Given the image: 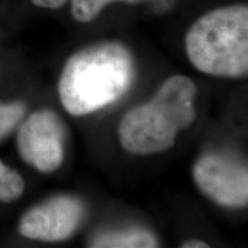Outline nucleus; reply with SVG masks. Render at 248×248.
Instances as JSON below:
<instances>
[{"instance_id": "1", "label": "nucleus", "mask_w": 248, "mask_h": 248, "mask_svg": "<svg viewBox=\"0 0 248 248\" xmlns=\"http://www.w3.org/2000/svg\"><path fill=\"white\" fill-rule=\"evenodd\" d=\"M133 78L129 48L119 42L98 43L68 59L59 79V98L71 115H88L119 100Z\"/></svg>"}, {"instance_id": "2", "label": "nucleus", "mask_w": 248, "mask_h": 248, "mask_svg": "<svg viewBox=\"0 0 248 248\" xmlns=\"http://www.w3.org/2000/svg\"><path fill=\"white\" fill-rule=\"evenodd\" d=\"M197 86L188 77H169L155 97L130 109L119 125V139L126 152L152 155L170 150L178 132L194 122Z\"/></svg>"}, {"instance_id": "3", "label": "nucleus", "mask_w": 248, "mask_h": 248, "mask_svg": "<svg viewBox=\"0 0 248 248\" xmlns=\"http://www.w3.org/2000/svg\"><path fill=\"white\" fill-rule=\"evenodd\" d=\"M188 60L203 74L244 77L248 73V7L230 5L203 14L185 36Z\"/></svg>"}, {"instance_id": "4", "label": "nucleus", "mask_w": 248, "mask_h": 248, "mask_svg": "<svg viewBox=\"0 0 248 248\" xmlns=\"http://www.w3.org/2000/svg\"><path fill=\"white\" fill-rule=\"evenodd\" d=\"M16 141L24 162L40 172H53L63 161L66 129L53 110L40 109L21 124Z\"/></svg>"}, {"instance_id": "5", "label": "nucleus", "mask_w": 248, "mask_h": 248, "mask_svg": "<svg viewBox=\"0 0 248 248\" xmlns=\"http://www.w3.org/2000/svg\"><path fill=\"white\" fill-rule=\"evenodd\" d=\"M193 177L199 190L221 206L237 208L248 202L247 167L230 155H202L194 164Z\"/></svg>"}, {"instance_id": "6", "label": "nucleus", "mask_w": 248, "mask_h": 248, "mask_svg": "<svg viewBox=\"0 0 248 248\" xmlns=\"http://www.w3.org/2000/svg\"><path fill=\"white\" fill-rule=\"evenodd\" d=\"M84 215V204L79 199L58 195L28 210L21 218L18 231L29 239L62 241L75 233Z\"/></svg>"}, {"instance_id": "7", "label": "nucleus", "mask_w": 248, "mask_h": 248, "mask_svg": "<svg viewBox=\"0 0 248 248\" xmlns=\"http://www.w3.org/2000/svg\"><path fill=\"white\" fill-rule=\"evenodd\" d=\"M159 243L152 232L144 229L111 231L94 237L90 247L97 248H152Z\"/></svg>"}, {"instance_id": "8", "label": "nucleus", "mask_w": 248, "mask_h": 248, "mask_svg": "<svg viewBox=\"0 0 248 248\" xmlns=\"http://www.w3.org/2000/svg\"><path fill=\"white\" fill-rule=\"evenodd\" d=\"M141 0H71V14L80 23H88L99 16L106 6L113 2L138 4Z\"/></svg>"}, {"instance_id": "9", "label": "nucleus", "mask_w": 248, "mask_h": 248, "mask_svg": "<svg viewBox=\"0 0 248 248\" xmlns=\"http://www.w3.org/2000/svg\"><path fill=\"white\" fill-rule=\"evenodd\" d=\"M24 192V182L20 173L0 160V202H13Z\"/></svg>"}, {"instance_id": "10", "label": "nucleus", "mask_w": 248, "mask_h": 248, "mask_svg": "<svg viewBox=\"0 0 248 248\" xmlns=\"http://www.w3.org/2000/svg\"><path fill=\"white\" fill-rule=\"evenodd\" d=\"M26 110L27 106L22 101L0 102V141L16 128Z\"/></svg>"}, {"instance_id": "11", "label": "nucleus", "mask_w": 248, "mask_h": 248, "mask_svg": "<svg viewBox=\"0 0 248 248\" xmlns=\"http://www.w3.org/2000/svg\"><path fill=\"white\" fill-rule=\"evenodd\" d=\"M68 0H31L33 5L40 8L58 9L63 6Z\"/></svg>"}, {"instance_id": "12", "label": "nucleus", "mask_w": 248, "mask_h": 248, "mask_svg": "<svg viewBox=\"0 0 248 248\" xmlns=\"http://www.w3.org/2000/svg\"><path fill=\"white\" fill-rule=\"evenodd\" d=\"M209 245L202 240H188L182 245V248H208Z\"/></svg>"}]
</instances>
